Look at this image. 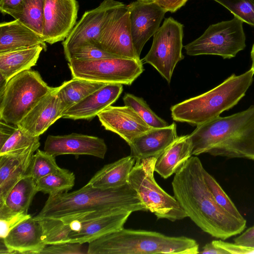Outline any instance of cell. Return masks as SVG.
<instances>
[{
	"label": "cell",
	"mask_w": 254,
	"mask_h": 254,
	"mask_svg": "<svg viewBox=\"0 0 254 254\" xmlns=\"http://www.w3.org/2000/svg\"><path fill=\"white\" fill-rule=\"evenodd\" d=\"M184 25L172 17L165 18L153 35L151 48L142 61L153 66L168 83L177 64L184 59Z\"/></svg>",
	"instance_id": "cell-10"
},
{
	"label": "cell",
	"mask_w": 254,
	"mask_h": 254,
	"mask_svg": "<svg viewBox=\"0 0 254 254\" xmlns=\"http://www.w3.org/2000/svg\"><path fill=\"white\" fill-rule=\"evenodd\" d=\"M30 217V215L23 213L0 217V238L4 239L14 228Z\"/></svg>",
	"instance_id": "cell-39"
},
{
	"label": "cell",
	"mask_w": 254,
	"mask_h": 254,
	"mask_svg": "<svg viewBox=\"0 0 254 254\" xmlns=\"http://www.w3.org/2000/svg\"><path fill=\"white\" fill-rule=\"evenodd\" d=\"M69 224L72 232L79 231L82 227V223L77 220H72Z\"/></svg>",
	"instance_id": "cell-46"
},
{
	"label": "cell",
	"mask_w": 254,
	"mask_h": 254,
	"mask_svg": "<svg viewBox=\"0 0 254 254\" xmlns=\"http://www.w3.org/2000/svg\"><path fill=\"white\" fill-rule=\"evenodd\" d=\"M75 175L67 169L61 168L36 182L38 192L48 194L49 196L67 192L74 185Z\"/></svg>",
	"instance_id": "cell-30"
},
{
	"label": "cell",
	"mask_w": 254,
	"mask_h": 254,
	"mask_svg": "<svg viewBox=\"0 0 254 254\" xmlns=\"http://www.w3.org/2000/svg\"><path fill=\"white\" fill-rule=\"evenodd\" d=\"M132 212L123 210L116 213L82 223L78 232L71 231L68 243H89L102 236L124 228Z\"/></svg>",
	"instance_id": "cell-22"
},
{
	"label": "cell",
	"mask_w": 254,
	"mask_h": 254,
	"mask_svg": "<svg viewBox=\"0 0 254 254\" xmlns=\"http://www.w3.org/2000/svg\"><path fill=\"white\" fill-rule=\"evenodd\" d=\"M22 0H0V11L3 15H5L6 12L12 9L21 2Z\"/></svg>",
	"instance_id": "cell-44"
},
{
	"label": "cell",
	"mask_w": 254,
	"mask_h": 254,
	"mask_svg": "<svg viewBox=\"0 0 254 254\" xmlns=\"http://www.w3.org/2000/svg\"><path fill=\"white\" fill-rule=\"evenodd\" d=\"M0 254H13L10 249L6 246L2 239H0Z\"/></svg>",
	"instance_id": "cell-47"
},
{
	"label": "cell",
	"mask_w": 254,
	"mask_h": 254,
	"mask_svg": "<svg viewBox=\"0 0 254 254\" xmlns=\"http://www.w3.org/2000/svg\"><path fill=\"white\" fill-rule=\"evenodd\" d=\"M41 46L47 49L43 38L17 19L0 24V54Z\"/></svg>",
	"instance_id": "cell-23"
},
{
	"label": "cell",
	"mask_w": 254,
	"mask_h": 254,
	"mask_svg": "<svg viewBox=\"0 0 254 254\" xmlns=\"http://www.w3.org/2000/svg\"><path fill=\"white\" fill-rule=\"evenodd\" d=\"M79 243H65L47 245L40 254H88V247Z\"/></svg>",
	"instance_id": "cell-38"
},
{
	"label": "cell",
	"mask_w": 254,
	"mask_h": 254,
	"mask_svg": "<svg viewBox=\"0 0 254 254\" xmlns=\"http://www.w3.org/2000/svg\"><path fill=\"white\" fill-rule=\"evenodd\" d=\"M199 252V245L192 238L124 228L89 242L87 254H196Z\"/></svg>",
	"instance_id": "cell-4"
},
{
	"label": "cell",
	"mask_w": 254,
	"mask_h": 254,
	"mask_svg": "<svg viewBox=\"0 0 254 254\" xmlns=\"http://www.w3.org/2000/svg\"><path fill=\"white\" fill-rule=\"evenodd\" d=\"M189 135L178 138L157 158L154 171L166 179L175 174L192 156Z\"/></svg>",
	"instance_id": "cell-24"
},
{
	"label": "cell",
	"mask_w": 254,
	"mask_h": 254,
	"mask_svg": "<svg viewBox=\"0 0 254 254\" xmlns=\"http://www.w3.org/2000/svg\"><path fill=\"white\" fill-rule=\"evenodd\" d=\"M124 4L115 0H103L96 8L86 11L62 42L66 60L68 61L71 53L80 46L95 45L112 12Z\"/></svg>",
	"instance_id": "cell-12"
},
{
	"label": "cell",
	"mask_w": 254,
	"mask_h": 254,
	"mask_svg": "<svg viewBox=\"0 0 254 254\" xmlns=\"http://www.w3.org/2000/svg\"><path fill=\"white\" fill-rule=\"evenodd\" d=\"M200 254H229V253L223 249L220 248L214 245L212 242L205 245L202 248Z\"/></svg>",
	"instance_id": "cell-45"
},
{
	"label": "cell",
	"mask_w": 254,
	"mask_h": 254,
	"mask_svg": "<svg viewBox=\"0 0 254 254\" xmlns=\"http://www.w3.org/2000/svg\"><path fill=\"white\" fill-rule=\"evenodd\" d=\"M203 169L200 159L192 155L175 174L174 196L187 217L211 236L225 240L241 234L246 220L235 217L217 203L205 182Z\"/></svg>",
	"instance_id": "cell-1"
},
{
	"label": "cell",
	"mask_w": 254,
	"mask_h": 254,
	"mask_svg": "<svg viewBox=\"0 0 254 254\" xmlns=\"http://www.w3.org/2000/svg\"><path fill=\"white\" fill-rule=\"evenodd\" d=\"M178 136L175 123L164 127H153L128 144L130 155L136 161L150 157L157 158Z\"/></svg>",
	"instance_id": "cell-20"
},
{
	"label": "cell",
	"mask_w": 254,
	"mask_h": 254,
	"mask_svg": "<svg viewBox=\"0 0 254 254\" xmlns=\"http://www.w3.org/2000/svg\"><path fill=\"white\" fill-rule=\"evenodd\" d=\"M40 144L17 154L0 156V205L12 188L26 174L34 152Z\"/></svg>",
	"instance_id": "cell-21"
},
{
	"label": "cell",
	"mask_w": 254,
	"mask_h": 254,
	"mask_svg": "<svg viewBox=\"0 0 254 254\" xmlns=\"http://www.w3.org/2000/svg\"><path fill=\"white\" fill-rule=\"evenodd\" d=\"M97 117L106 130L117 134L128 145L135 138L153 128L128 106H109L100 112Z\"/></svg>",
	"instance_id": "cell-16"
},
{
	"label": "cell",
	"mask_w": 254,
	"mask_h": 254,
	"mask_svg": "<svg viewBox=\"0 0 254 254\" xmlns=\"http://www.w3.org/2000/svg\"><path fill=\"white\" fill-rule=\"evenodd\" d=\"M2 239L13 254H40L47 246L42 220L35 217L22 221Z\"/></svg>",
	"instance_id": "cell-18"
},
{
	"label": "cell",
	"mask_w": 254,
	"mask_h": 254,
	"mask_svg": "<svg viewBox=\"0 0 254 254\" xmlns=\"http://www.w3.org/2000/svg\"><path fill=\"white\" fill-rule=\"evenodd\" d=\"M67 62L73 78L105 83L130 85L144 70L141 60L123 57Z\"/></svg>",
	"instance_id": "cell-9"
},
{
	"label": "cell",
	"mask_w": 254,
	"mask_h": 254,
	"mask_svg": "<svg viewBox=\"0 0 254 254\" xmlns=\"http://www.w3.org/2000/svg\"><path fill=\"white\" fill-rule=\"evenodd\" d=\"M246 40L243 22L234 16L231 20L210 25L184 48L189 56L210 55L231 59L245 48Z\"/></svg>",
	"instance_id": "cell-8"
},
{
	"label": "cell",
	"mask_w": 254,
	"mask_h": 254,
	"mask_svg": "<svg viewBox=\"0 0 254 254\" xmlns=\"http://www.w3.org/2000/svg\"><path fill=\"white\" fill-rule=\"evenodd\" d=\"M17 125L7 124L3 121L0 122V148L17 128Z\"/></svg>",
	"instance_id": "cell-43"
},
{
	"label": "cell",
	"mask_w": 254,
	"mask_h": 254,
	"mask_svg": "<svg viewBox=\"0 0 254 254\" xmlns=\"http://www.w3.org/2000/svg\"><path fill=\"white\" fill-rule=\"evenodd\" d=\"M65 109L58 94V88L42 98L17 125L34 136H40L58 119Z\"/></svg>",
	"instance_id": "cell-17"
},
{
	"label": "cell",
	"mask_w": 254,
	"mask_h": 254,
	"mask_svg": "<svg viewBox=\"0 0 254 254\" xmlns=\"http://www.w3.org/2000/svg\"><path fill=\"white\" fill-rule=\"evenodd\" d=\"M112 57H120L110 53L94 44L86 43L74 50L71 54L70 59L89 61Z\"/></svg>",
	"instance_id": "cell-37"
},
{
	"label": "cell",
	"mask_w": 254,
	"mask_h": 254,
	"mask_svg": "<svg viewBox=\"0 0 254 254\" xmlns=\"http://www.w3.org/2000/svg\"><path fill=\"white\" fill-rule=\"evenodd\" d=\"M189 0H152L166 12H175Z\"/></svg>",
	"instance_id": "cell-41"
},
{
	"label": "cell",
	"mask_w": 254,
	"mask_h": 254,
	"mask_svg": "<svg viewBox=\"0 0 254 254\" xmlns=\"http://www.w3.org/2000/svg\"><path fill=\"white\" fill-rule=\"evenodd\" d=\"M251 57L252 61V64L251 69L254 71V44L253 45L251 50Z\"/></svg>",
	"instance_id": "cell-48"
},
{
	"label": "cell",
	"mask_w": 254,
	"mask_h": 254,
	"mask_svg": "<svg viewBox=\"0 0 254 254\" xmlns=\"http://www.w3.org/2000/svg\"><path fill=\"white\" fill-rule=\"evenodd\" d=\"M228 9L234 16L254 27V0H213Z\"/></svg>",
	"instance_id": "cell-36"
},
{
	"label": "cell",
	"mask_w": 254,
	"mask_h": 254,
	"mask_svg": "<svg viewBox=\"0 0 254 254\" xmlns=\"http://www.w3.org/2000/svg\"><path fill=\"white\" fill-rule=\"evenodd\" d=\"M123 90V84L106 83L66 110L62 118L73 120H91L104 109L115 103Z\"/></svg>",
	"instance_id": "cell-19"
},
{
	"label": "cell",
	"mask_w": 254,
	"mask_h": 254,
	"mask_svg": "<svg viewBox=\"0 0 254 254\" xmlns=\"http://www.w3.org/2000/svg\"><path fill=\"white\" fill-rule=\"evenodd\" d=\"M157 158L150 157L135 161L127 180V184L137 193L147 211L158 219L171 221L187 216L174 196L167 193L155 181L154 167Z\"/></svg>",
	"instance_id": "cell-7"
},
{
	"label": "cell",
	"mask_w": 254,
	"mask_h": 254,
	"mask_svg": "<svg viewBox=\"0 0 254 254\" xmlns=\"http://www.w3.org/2000/svg\"><path fill=\"white\" fill-rule=\"evenodd\" d=\"M53 88L31 69L13 76L0 91V120L17 125Z\"/></svg>",
	"instance_id": "cell-6"
},
{
	"label": "cell",
	"mask_w": 254,
	"mask_h": 254,
	"mask_svg": "<svg viewBox=\"0 0 254 254\" xmlns=\"http://www.w3.org/2000/svg\"><path fill=\"white\" fill-rule=\"evenodd\" d=\"M45 0H22L16 7L6 14L12 16L33 30L42 37L44 25Z\"/></svg>",
	"instance_id": "cell-29"
},
{
	"label": "cell",
	"mask_w": 254,
	"mask_h": 254,
	"mask_svg": "<svg viewBox=\"0 0 254 254\" xmlns=\"http://www.w3.org/2000/svg\"><path fill=\"white\" fill-rule=\"evenodd\" d=\"M135 161L130 155L108 164L99 170L87 184L101 189L123 187L127 184L128 178Z\"/></svg>",
	"instance_id": "cell-25"
},
{
	"label": "cell",
	"mask_w": 254,
	"mask_h": 254,
	"mask_svg": "<svg viewBox=\"0 0 254 254\" xmlns=\"http://www.w3.org/2000/svg\"><path fill=\"white\" fill-rule=\"evenodd\" d=\"M44 149L55 157L65 154L76 157L87 155L104 159L107 146L103 138L73 132L63 135H49Z\"/></svg>",
	"instance_id": "cell-15"
},
{
	"label": "cell",
	"mask_w": 254,
	"mask_h": 254,
	"mask_svg": "<svg viewBox=\"0 0 254 254\" xmlns=\"http://www.w3.org/2000/svg\"><path fill=\"white\" fill-rule=\"evenodd\" d=\"M125 105L132 108L140 118L149 126L153 128L164 127L169 125L158 116L141 97L132 94L126 93L123 98Z\"/></svg>",
	"instance_id": "cell-33"
},
{
	"label": "cell",
	"mask_w": 254,
	"mask_h": 254,
	"mask_svg": "<svg viewBox=\"0 0 254 254\" xmlns=\"http://www.w3.org/2000/svg\"><path fill=\"white\" fill-rule=\"evenodd\" d=\"M95 45L120 57L140 60L133 45L127 5L124 4L112 12Z\"/></svg>",
	"instance_id": "cell-11"
},
{
	"label": "cell",
	"mask_w": 254,
	"mask_h": 254,
	"mask_svg": "<svg viewBox=\"0 0 254 254\" xmlns=\"http://www.w3.org/2000/svg\"><path fill=\"white\" fill-rule=\"evenodd\" d=\"M254 75L252 69L239 75L232 74L211 90L172 106V119L197 126L218 117L245 95Z\"/></svg>",
	"instance_id": "cell-5"
},
{
	"label": "cell",
	"mask_w": 254,
	"mask_h": 254,
	"mask_svg": "<svg viewBox=\"0 0 254 254\" xmlns=\"http://www.w3.org/2000/svg\"><path fill=\"white\" fill-rule=\"evenodd\" d=\"M41 219L46 245L68 243L69 236L72 231L69 224L57 219Z\"/></svg>",
	"instance_id": "cell-34"
},
{
	"label": "cell",
	"mask_w": 254,
	"mask_h": 254,
	"mask_svg": "<svg viewBox=\"0 0 254 254\" xmlns=\"http://www.w3.org/2000/svg\"><path fill=\"white\" fill-rule=\"evenodd\" d=\"M105 84L106 83L72 78L69 80L64 81L60 86L57 87L58 94L66 110Z\"/></svg>",
	"instance_id": "cell-28"
},
{
	"label": "cell",
	"mask_w": 254,
	"mask_h": 254,
	"mask_svg": "<svg viewBox=\"0 0 254 254\" xmlns=\"http://www.w3.org/2000/svg\"><path fill=\"white\" fill-rule=\"evenodd\" d=\"M43 47L38 45L0 54V77L6 81L36 64Z\"/></svg>",
	"instance_id": "cell-26"
},
{
	"label": "cell",
	"mask_w": 254,
	"mask_h": 254,
	"mask_svg": "<svg viewBox=\"0 0 254 254\" xmlns=\"http://www.w3.org/2000/svg\"><path fill=\"white\" fill-rule=\"evenodd\" d=\"M127 5L133 45L140 57L144 46L158 30L167 12L153 1L137 0Z\"/></svg>",
	"instance_id": "cell-14"
},
{
	"label": "cell",
	"mask_w": 254,
	"mask_h": 254,
	"mask_svg": "<svg viewBox=\"0 0 254 254\" xmlns=\"http://www.w3.org/2000/svg\"><path fill=\"white\" fill-rule=\"evenodd\" d=\"M212 243L216 247L227 251L229 254H254V248L246 247L235 243L225 242L222 240H213Z\"/></svg>",
	"instance_id": "cell-40"
},
{
	"label": "cell",
	"mask_w": 254,
	"mask_h": 254,
	"mask_svg": "<svg viewBox=\"0 0 254 254\" xmlns=\"http://www.w3.org/2000/svg\"><path fill=\"white\" fill-rule=\"evenodd\" d=\"M38 192L36 182L25 176L10 190L2 204L0 205V217L28 214L32 201Z\"/></svg>",
	"instance_id": "cell-27"
},
{
	"label": "cell",
	"mask_w": 254,
	"mask_h": 254,
	"mask_svg": "<svg viewBox=\"0 0 254 254\" xmlns=\"http://www.w3.org/2000/svg\"><path fill=\"white\" fill-rule=\"evenodd\" d=\"M203 174L205 182L217 203L235 217L245 219L218 183L204 168Z\"/></svg>",
	"instance_id": "cell-35"
},
{
	"label": "cell",
	"mask_w": 254,
	"mask_h": 254,
	"mask_svg": "<svg viewBox=\"0 0 254 254\" xmlns=\"http://www.w3.org/2000/svg\"><path fill=\"white\" fill-rule=\"evenodd\" d=\"M55 156L45 151L38 149L34 154L25 176L30 177L36 182L61 169L57 164Z\"/></svg>",
	"instance_id": "cell-32"
},
{
	"label": "cell",
	"mask_w": 254,
	"mask_h": 254,
	"mask_svg": "<svg viewBox=\"0 0 254 254\" xmlns=\"http://www.w3.org/2000/svg\"><path fill=\"white\" fill-rule=\"evenodd\" d=\"M78 9L76 0H45L44 41L52 45L64 41L77 22Z\"/></svg>",
	"instance_id": "cell-13"
},
{
	"label": "cell",
	"mask_w": 254,
	"mask_h": 254,
	"mask_svg": "<svg viewBox=\"0 0 254 254\" xmlns=\"http://www.w3.org/2000/svg\"><path fill=\"white\" fill-rule=\"evenodd\" d=\"M123 210L147 211L136 192L127 184L110 189L87 184L75 191L49 196L35 217L57 219L65 224L74 220L82 223Z\"/></svg>",
	"instance_id": "cell-2"
},
{
	"label": "cell",
	"mask_w": 254,
	"mask_h": 254,
	"mask_svg": "<svg viewBox=\"0 0 254 254\" xmlns=\"http://www.w3.org/2000/svg\"><path fill=\"white\" fill-rule=\"evenodd\" d=\"M234 241L237 244L254 248V225L235 238Z\"/></svg>",
	"instance_id": "cell-42"
},
{
	"label": "cell",
	"mask_w": 254,
	"mask_h": 254,
	"mask_svg": "<svg viewBox=\"0 0 254 254\" xmlns=\"http://www.w3.org/2000/svg\"><path fill=\"white\" fill-rule=\"evenodd\" d=\"M40 136H34L17 126L12 134L0 148V156L23 153L31 147L40 144Z\"/></svg>",
	"instance_id": "cell-31"
},
{
	"label": "cell",
	"mask_w": 254,
	"mask_h": 254,
	"mask_svg": "<svg viewBox=\"0 0 254 254\" xmlns=\"http://www.w3.org/2000/svg\"><path fill=\"white\" fill-rule=\"evenodd\" d=\"M189 135L192 155L208 153L254 161V105L197 126Z\"/></svg>",
	"instance_id": "cell-3"
},
{
	"label": "cell",
	"mask_w": 254,
	"mask_h": 254,
	"mask_svg": "<svg viewBox=\"0 0 254 254\" xmlns=\"http://www.w3.org/2000/svg\"><path fill=\"white\" fill-rule=\"evenodd\" d=\"M142 0L145 1H152V0Z\"/></svg>",
	"instance_id": "cell-49"
}]
</instances>
